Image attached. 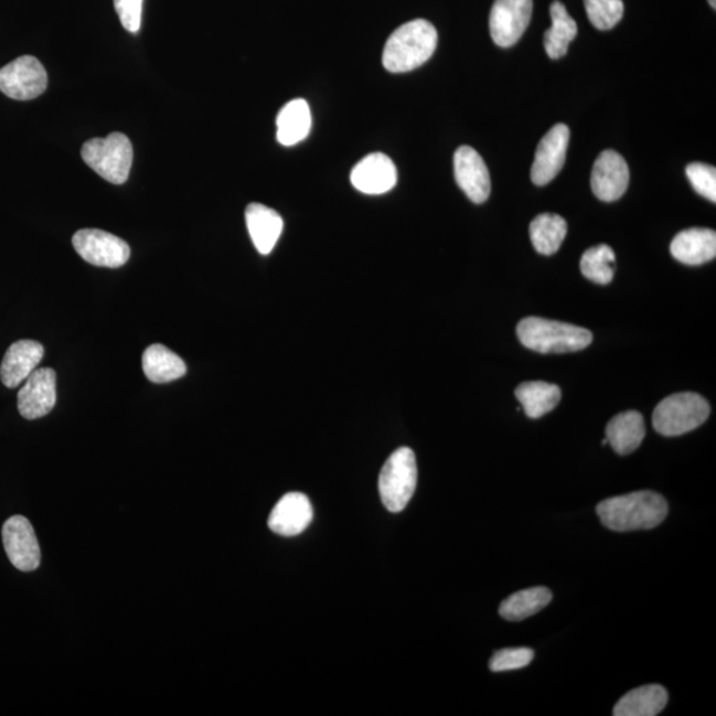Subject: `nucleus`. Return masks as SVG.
I'll return each mask as SVG.
<instances>
[{"label":"nucleus","mask_w":716,"mask_h":716,"mask_svg":"<svg viewBox=\"0 0 716 716\" xmlns=\"http://www.w3.org/2000/svg\"><path fill=\"white\" fill-rule=\"evenodd\" d=\"M49 76L34 56H21L0 70V92L19 101L32 100L47 89Z\"/></svg>","instance_id":"nucleus-7"},{"label":"nucleus","mask_w":716,"mask_h":716,"mask_svg":"<svg viewBox=\"0 0 716 716\" xmlns=\"http://www.w3.org/2000/svg\"><path fill=\"white\" fill-rule=\"evenodd\" d=\"M670 252L683 265H703L716 256V233L709 228L685 229L675 236Z\"/></svg>","instance_id":"nucleus-18"},{"label":"nucleus","mask_w":716,"mask_h":716,"mask_svg":"<svg viewBox=\"0 0 716 716\" xmlns=\"http://www.w3.org/2000/svg\"><path fill=\"white\" fill-rule=\"evenodd\" d=\"M143 0H115V9L122 28L131 34L141 29Z\"/></svg>","instance_id":"nucleus-32"},{"label":"nucleus","mask_w":716,"mask_h":716,"mask_svg":"<svg viewBox=\"0 0 716 716\" xmlns=\"http://www.w3.org/2000/svg\"><path fill=\"white\" fill-rule=\"evenodd\" d=\"M438 34L435 25L416 19L400 25L387 39L383 64L392 74H404L420 67L435 54Z\"/></svg>","instance_id":"nucleus-2"},{"label":"nucleus","mask_w":716,"mask_h":716,"mask_svg":"<svg viewBox=\"0 0 716 716\" xmlns=\"http://www.w3.org/2000/svg\"><path fill=\"white\" fill-rule=\"evenodd\" d=\"M82 157L85 163L114 185H122L129 179L133 163V147L122 133H110L84 143Z\"/></svg>","instance_id":"nucleus-4"},{"label":"nucleus","mask_w":716,"mask_h":716,"mask_svg":"<svg viewBox=\"0 0 716 716\" xmlns=\"http://www.w3.org/2000/svg\"><path fill=\"white\" fill-rule=\"evenodd\" d=\"M686 174L696 193L708 201L716 202V169L706 163H690Z\"/></svg>","instance_id":"nucleus-30"},{"label":"nucleus","mask_w":716,"mask_h":716,"mask_svg":"<svg viewBox=\"0 0 716 716\" xmlns=\"http://www.w3.org/2000/svg\"><path fill=\"white\" fill-rule=\"evenodd\" d=\"M616 255L612 248L600 245L584 253L580 268L584 276L597 285H609L615 276Z\"/></svg>","instance_id":"nucleus-28"},{"label":"nucleus","mask_w":716,"mask_h":716,"mask_svg":"<svg viewBox=\"0 0 716 716\" xmlns=\"http://www.w3.org/2000/svg\"><path fill=\"white\" fill-rule=\"evenodd\" d=\"M76 253L85 261L98 267L118 268L128 261L130 247L128 243L103 229L84 228L74 235Z\"/></svg>","instance_id":"nucleus-8"},{"label":"nucleus","mask_w":716,"mask_h":716,"mask_svg":"<svg viewBox=\"0 0 716 716\" xmlns=\"http://www.w3.org/2000/svg\"><path fill=\"white\" fill-rule=\"evenodd\" d=\"M517 338L531 351L569 353L586 350L592 343V332L562 321L531 317L517 325Z\"/></svg>","instance_id":"nucleus-3"},{"label":"nucleus","mask_w":716,"mask_h":716,"mask_svg":"<svg viewBox=\"0 0 716 716\" xmlns=\"http://www.w3.org/2000/svg\"><path fill=\"white\" fill-rule=\"evenodd\" d=\"M554 599L548 588L536 587L521 590L504 600L499 607V613L504 620L522 621L541 612Z\"/></svg>","instance_id":"nucleus-27"},{"label":"nucleus","mask_w":716,"mask_h":716,"mask_svg":"<svg viewBox=\"0 0 716 716\" xmlns=\"http://www.w3.org/2000/svg\"><path fill=\"white\" fill-rule=\"evenodd\" d=\"M709 416V405L696 393L673 394L655 407L653 426L665 437H678L698 429Z\"/></svg>","instance_id":"nucleus-6"},{"label":"nucleus","mask_w":716,"mask_h":716,"mask_svg":"<svg viewBox=\"0 0 716 716\" xmlns=\"http://www.w3.org/2000/svg\"><path fill=\"white\" fill-rule=\"evenodd\" d=\"M44 356V348L34 340H19L6 352L2 366H0V378L2 383L14 389L28 380L32 372L36 371Z\"/></svg>","instance_id":"nucleus-17"},{"label":"nucleus","mask_w":716,"mask_h":716,"mask_svg":"<svg viewBox=\"0 0 716 716\" xmlns=\"http://www.w3.org/2000/svg\"><path fill=\"white\" fill-rule=\"evenodd\" d=\"M2 537L6 554L17 569L32 571L39 568L41 547L29 519L21 515L10 517L3 525Z\"/></svg>","instance_id":"nucleus-10"},{"label":"nucleus","mask_w":716,"mask_h":716,"mask_svg":"<svg viewBox=\"0 0 716 716\" xmlns=\"http://www.w3.org/2000/svg\"><path fill=\"white\" fill-rule=\"evenodd\" d=\"M278 141L281 146L293 147L306 140L312 127L310 105L303 98H295L286 104L276 118Z\"/></svg>","instance_id":"nucleus-21"},{"label":"nucleus","mask_w":716,"mask_h":716,"mask_svg":"<svg viewBox=\"0 0 716 716\" xmlns=\"http://www.w3.org/2000/svg\"><path fill=\"white\" fill-rule=\"evenodd\" d=\"M142 370L154 384L172 383L186 374L183 360L161 344L150 345L142 354Z\"/></svg>","instance_id":"nucleus-22"},{"label":"nucleus","mask_w":716,"mask_h":716,"mask_svg":"<svg viewBox=\"0 0 716 716\" xmlns=\"http://www.w3.org/2000/svg\"><path fill=\"white\" fill-rule=\"evenodd\" d=\"M584 4L590 23L597 30H612L623 17L622 0H584Z\"/></svg>","instance_id":"nucleus-29"},{"label":"nucleus","mask_w":716,"mask_h":716,"mask_svg":"<svg viewBox=\"0 0 716 716\" xmlns=\"http://www.w3.org/2000/svg\"><path fill=\"white\" fill-rule=\"evenodd\" d=\"M532 9V0H495L490 14L492 41L502 49L512 47L521 41L528 29Z\"/></svg>","instance_id":"nucleus-9"},{"label":"nucleus","mask_w":716,"mask_h":716,"mask_svg":"<svg viewBox=\"0 0 716 716\" xmlns=\"http://www.w3.org/2000/svg\"><path fill=\"white\" fill-rule=\"evenodd\" d=\"M570 131L567 125L557 124L538 142L531 180L536 186L548 185L562 172L567 156Z\"/></svg>","instance_id":"nucleus-11"},{"label":"nucleus","mask_w":716,"mask_h":716,"mask_svg":"<svg viewBox=\"0 0 716 716\" xmlns=\"http://www.w3.org/2000/svg\"><path fill=\"white\" fill-rule=\"evenodd\" d=\"M398 179L396 165L384 153H372L352 170V185L359 192L380 195L391 192Z\"/></svg>","instance_id":"nucleus-15"},{"label":"nucleus","mask_w":716,"mask_h":716,"mask_svg":"<svg viewBox=\"0 0 716 716\" xmlns=\"http://www.w3.org/2000/svg\"><path fill=\"white\" fill-rule=\"evenodd\" d=\"M534 652L528 648L499 650L490 661V670L494 673L510 672L528 666L534 660Z\"/></svg>","instance_id":"nucleus-31"},{"label":"nucleus","mask_w":716,"mask_h":716,"mask_svg":"<svg viewBox=\"0 0 716 716\" xmlns=\"http://www.w3.org/2000/svg\"><path fill=\"white\" fill-rule=\"evenodd\" d=\"M567 222L556 214H542L536 216L530 225L532 245L543 255H554L562 247L567 236Z\"/></svg>","instance_id":"nucleus-26"},{"label":"nucleus","mask_w":716,"mask_h":716,"mask_svg":"<svg viewBox=\"0 0 716 716\" xmlns=\"http://www.w3.org/2000/svg\"><path fill=\"white\" fill-rule=\"evenodd\" d=\"M645 420L634 410L617 414L607 426V441L620 456L632 455L645 438Z\"/></svg>","instance_id":"nucleus-20"},{"label":"nucleus","mask_w":716,"mask_h":716,"mask_svg":"<svg viewBox=\"0 0 716 716\" xmlns=\"http://www.w3.org/2000/svg\"><path fill=\"white\" fill-rule=\"evenodd\" d=\"M56 404V373L51 367L32 372L18 393V409L25 419H38L54 409Z\"/></svg>","instance_id":"nucleus-12"},{"label":"nucleus","mask_w":716,"mask_h":716,"mask_svg":"<svg viewBox=\"0 0 716 716\" xmlns=\"http://www.w3.org/2000/svg\"><path fill=\"white\" fill-rule=\"evenodd\" d=\"M551 29L544 34V47L551 58L568 54L569 44L577 35V24L560 2L551 4Z\"/></svg>","instance_id":"nucleus-25"},{"label":"nucleus","mask_w":716,"mask_h":716,"mask_svg":"<svg viewBox=\"0 0 716 716\" xmlns=\"http://www.w3.org/2000/svg\"><path fill=\"white\" fill-rule=\"evenodd\" d=\"M666 499L653 491L606 499L597 505V515L607 528L616 532L652 530L667 516Z\"/></svg>","instance_id":"nucleus-1"},{"label":"nucleus","mask_w":716,"mask_h":716,"mask_svg":"<svg viewBox=\"0 0 716 716\" xmlns=\"http://www.w3.org/2000/svg\"><path fill=\"white\" fill-rule=\"evenodd\" d=\"M418 479L417 459L409 448H400L387 458L380 472L378 491L387 511H404L416 492Z\"/></svg>","instance_id":"nucleus-5"},{"label":"nucleus","mask_w":716,"mask_h":716,"mask_svg":"<svg viewBox=\"0 0 716 716\" xmlns=\"http://www.w3.org/2000/svg\"><path fill=\"white\" fill-rule=\"evenodd\" d=\"M669 694L665 687L648 685L632 690L617 703L615 716H655L666 707Z\"/></svg>","instance_id":"nucleus-23"},{"label":"nucleus","mask_w":716,"mask_h":716,"mask_svg":"<svg viewBox=\"0 0 716 716\" xmlns=\"http://www.w3.org/2000/svg\"><path fill=\"white\" fill-rule=\"evenodd\" d=\"M246 223L256 249L261 255L271 253L285 226L281 216L260 203H252L246 209Z\"/></svg>","instance_id":"nucleus-19"},{"label":"nucleus","mask_w":716,"mask_h":716,"mask_svg":"<svg viewBox=\"0 0 716 716\" xmlns=\"http://www.w3.org/2000/svg\"><path fill=\"white\" fill-rule=\"evenodd\" d=\"M313 519V507L304 494L290 492L280 499L268 517V527L286 537L300 535Z\"/></svg>","instance_id":"nucleus-16"},{"label":"nucleus","mask_w":716,"mask_h":716,"mask_svg":"<svg viewBox=\"0 0 716 716\" xmlns=\"http://www.w3.org/2000/svg\"><path fill=\"white\" fill-rule=\"evenodd\" d=\"M515 394L525 414L532 419L541 418L554 410L562 399L560 387L544 381H530L519 385Z\"/></svg>","instance_id":"nucleus-24"},{"label":"nucleus","mask_w":716,"mask_h":716,"mask_svg":"<svg viewBox=\"0 0 716 716\" xmlns=\"http://www.w3.org/2000/svg\"><path fill=\"white\" fill-rule=\"evenodd\" d=\"M455 173L458 186L474 203L489 200L491 180L481 154L470 147H461L455 154Z\"/></svg>","instance_id":"nucleus-14"},{"label":"nucleus","mask_w":716,"mask_h":716,"mask_svg":"<svg viewBox=\"0 0 716 716\" xmlns=\"http://www.w3.org/2000/svg\"><path fill=\"white\" fill-rule=\"evenodd\" d=\"M708 3L714 10L716 9V0H708Z\"/></svg>","instance_id":"nucleus-33"},{"label":"nucleus","mask_w":716,"mask_h":716,"mask_svg":"<svg viewBox=\"0 0 716 716\" xmlns=\"http://www.w3.org/2000/svg\"><path fill=\"white\" fill-rule=\"evenodd\" d=\"M590 185L597 199L615 202L626 194L629 186V167L615 150H606L596 160Z\"/></svg>","instance_id":"nucleus-13"}]
</instances>
